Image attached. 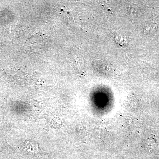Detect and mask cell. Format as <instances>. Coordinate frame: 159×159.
<instances>
[{
    "mask_svg": "<svg viewBox=\"0 0 159 159\" xmlns=\"http://www.w3.org/2000/svg\"><path fill=\"white\" fill-rule=\"evenodd\" d=\"M115 40L117 43L121 45H126V44L127 43V39L122 36H117L115 38Z\"/></svg>",
    "mask_w": 159,
    "mask_h": 159,
    "instance_id": "obj_1",
    "label": "cell"
},
{
    "mask_svg": "<svg viewBox=\"0 0 159 159\" xmlns=\"http://www.w3.org/2000/svg\"><path fill=\"white\" fill-rule=\"evenodd\" d=\"M156 26L154 25H150L146 26L145 27V33H150L153 32V31L155 30Z\"/></svg>",
    "mask_w": 159,
    "mask_h": 159,
    "instance_id": "obj_2",
    "label": "cell"
}]
</instances>
